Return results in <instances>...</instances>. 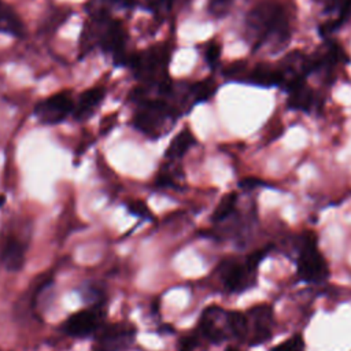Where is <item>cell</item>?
<instances>
[{"label": "cell", "instance_id": "obj_1", "mask_svg": "<svg viewBox=\"0 0 351 351\" xmlns=\"http://www.w3.org/2000/svg\"><path fill=\"white\" fill-rule=\"evenodd\" d=\"M245 33L256 51L265 45L274 51L287 45L289 38V23L285 10L274 1L256 4L245 18Z\"/></svg>", "mask_w": 351, "mask_h": 351}, {"label": "cell", "instance_id": "obj_2", "mask_svg": "<svg viewBox=\"0 0 351 351\" xmlns=\"http://www.w3.org/2000/svg\"><path fill=\"white\" fill-rule=\"evenodd\" d=\"M270 247H265L248 255L245 261L226 259L219 265V276L225 289L230 293L243 292L255 284L259 263L267 255Z\"/></svg>", "mask_w": 351, "mask_h": 351}, {"label": "cell", "instance_id": "obj_3", "mask_svg": "<svg viewBox=\"0 0 351 351\" xmlns=\"http://www.w3.org/2000/svg\"><path fill=\"white\" fill-rule=\"evenodd\" d=\"M296 267L299 278L306 282H321L329 276L328 263L317 247V236L314 232L303 233Z\"/></svg>", "mask_w": 351, "mask_h": 351}, {"label": "cell", "instance_id": "obj_4", "mask_svg": "<svg viewBox=\"0 0 351 351\" xmlns=\"http://www.w3.org/2000/svg\"><path fill=\"white\" fill-rule=\"evenodd\" d=\"M130 66L137 78L147 84H155L162 86L169 82L167 78V63H169V49L165 45L149 48L144 52L136 53L130 58Z\"/></svg>", "mask_w": 351, "mask_h": 351}, {"label": "cell", "instance_id": "obj_5", "mask_svg": "<svg viewBox=\"0 0 351 351\" xmlns=\"http://www.w3.org/2000/svg\"><path fill=\"white\" fill-rule=\"evenodd\" d=\"M176 115V110L170 107L166 100H144L140 110L133 118V123L140 132L145 133L147 136L156 137L163 130H166V125L170 121H174Z\"/></svg>", "mask_w": 351, "mask_h": 351}, {"label": "cell", "instance_id": "obj_6", "mask_svg": "<svg viewBox=\"0 0 351 351\" xmlns=\"http://www.w3.org/2000/svg\"><path fill=\"white\" fill-rule=\"evenodd\" d=\"M74 108V101L69 90L55 93L43 101H40L34 112L37 118L47 125H55L62 122Z\"/></svg>", "mask_w": 351, "mask_h": 351}, {"label": "cell", "instance_id": "obj_7", "mask_svg": "<svg viewBox=\"0 0 351 351\" xmlns=\"http://www.w3.org/2000/svg\"><path fill=\"white\" fill-rule=\"evenodd\" d=\"M248 336L251 346L267 341L273 335L274 313L269 304H256L248 310Z\"/></svg>", "mask_w": 351, "mask_h": 351}, {"label": "cell", "instance_id": "obj_8", "mask_svg": "<svg viewBox=\"0 0 351 351\" xmlns=\"http://www.w3.org/2000/svg\"><path fill=\"white\" fill-rule=\"evenodd\" d=\"M200 332L211 343L217 344L223 341L228 335H230L228 326V311L215 306L206 308L200 318Z\"/></svg>", "mask_w": 351, "mask_h": 351}, {"label": "cell", "instance_id": "obj_9", "mask_svg": "<svg viewBox=\"0 0 351 351\" xmlns=\"http://www.w3.org/2000/svg\"><path fill=\"white\" fill-rule=\"evenodd\" d=\"M101 317H103L101 310L97 306H95L89 310H82L73 314L64 322L63 329L69 336L86 337L99 328Z\"/></svg>", "mask_w": 351, "mask_h": 351}, {"label": "cell", "instance_id": "obj_10", "mask_svg": "<svg viewBox=\"0 0 351 351\" xmlns=\"http://www.w3.org/2000/svg\"><path fill=\"white\" fill-rule=\"evenodd\" d=\"M134 328L125 324L107 326L99 337V351H121L125 350L134 337Z\"/></svg>", "mask_w": 351, "mask_h": 351}, {"label": "cell", "instance_id": "obj_11", "mask_svg": "<svg viewBox=\"0 0 351 351\" xmlns=\"http://www.w3.org/2000/svg\"><path fill=\"white\" fill-rule=\"evenodd\" d=\"M125 41H126V32L122 23L119 21H108L101 32L100 41H99L103 51L114 53V58L118 62L119 58L125 55L123 53Z\"/></svg>", "mask_w": 351, "mask_h": 351}, {"label": "cell", "instance_id": "obj_12", "mask_svg": "<svg viewBox=\"0 0 351 351\" xmlns=\"http://www.w3.org/2000/svg\"><path fill=\"white\" fill-rule=\"evenodd\" d=\"M104 96H106V89L101 86L90 88V89L85 90L81 95L78 104L75 106L74 117L80 121L89 118L93 114V111L97 108V106L101 103Z\"/></svg>", "mask_w": 351, "mask_h": 351}, {"label": "cell", "instance_id": "obj_13", "mask_svg": "<svg viewBox=\"0 0 351 351\" xmlns=\"http://www.w3.org/2000/svg\"><path fill=\"white\" fill-rule=\"evenodd\" d=\"M1 263L10 271H18L25 263V247L16 239H8L1 248Z\"/></svg>", "mask_w": 351, "mask_h": 351}, {"label": "cell", "instance_id": "obj_14", "mask_svg": "<svg viewBox=\"0 0 351 351\" xmlns=\"http://www.w3.org/2000/svg\"><path fill=\"white\" fill-rule=\"evenodd\" d=\"M289 99H288V107L292 110L299 111H310L314 106L315 96L310 86L306 85V82H302L288 90Z\"/></svg>", "mask_w": 351, "mask_h": 351}, {"label": "cell", "instance_id": "obj_15", "mask_svg": "<svg viewBox=\"0 0 351 351\" xmlns=\"http://www.w3.org/2000/svg\"><path fill=\"white\" fill-rule=\"evenodd\" d=\"M0 32L12 36H23L25 27L15 11L0 0Z\"/></svg>", "mask_w": 351, "mask_h": 351}, {"label": "cell", "instance_id": "obj_16", "mask_svg": "<svg viewBox=\"0 0 351 351\" xmlns=\"http://www.w3.org/2000/svg\"><path fill=\"white\" fill-rule=\"evenodd\" d=\"M195 144V137L193 134L188 130V129H184L182 132H180L170 143V145L167 147L166 149V158L167 159H180L182 158L186 151Z\"/></svg>", "mask_w": 351, "mask_h": 351}, {"label": "cell", "instance_id": "obj_17", "mask_svg": "<svg viewBox=\"0 0 351 351\" xmlns=\"http://www.w3.org/2000/svg\"><path fill=\"white\" fill-rule=\"evenodd\" d=\"M248 80L252 84L262 86L281 85V73L278 69H271L265 64H258L250 74Z\"/></svg>", "mask_w": 351, "mask_h": 351}, {"label": "cell", "instance_id": "obj_18", "mask_svg": "<svg viewBox=\"0 0 351 351\" xmlns=\"http://www.w3.org/2000/svg\"><path fill=\"white\" fill-rule=\"evenodd\" d=\"M228 326L232 336L244 340L248 336V318L247 314L240 311H228Z\"/></svg>", "mask_w": 351, "mask_h": 351}, {"label": "cell", "instance_id": "obj_19", "mask_svg": "<svg viewBox=\"0 0 351 351\" xmlns=\"http://www.w3.org/2000/svg\"><path fill=\"white\" fill-rule=\"evenodd\" d=\"M350 16H351V0H346L343 3V5L340 7V10L337 11V16L333 18L332 21H329L328 23L319 26V34L324 37L330 34L332 32H335L336 29L343 26L348 21Z\"/></svg>", "mask_w": 351, "mask_h": 351}, {"label": "cell", "instance_id": "obj_20", "mask_svg": "<svg viewBox=\"0 0 351 351\" xmlns=\"http://www.w3.org/2000/svg\"><path fill=\"white\" fill-rule=\"evenodd\" d=\"M189 89H191V96H192L193 103H202V101L208 100L215 93L217 84L214 80L207 78V80L193 84Z\"/></svg>", "mask_w": 351, "mask_h": 351}, {"label": "cell", "instance_id": "obj_21", "mask_svg": "<svg viewBox=\"0 0 351 351\" xmlns=\"http://www.w3.org/2000/svg\"><path fill=\"white\" fill-rule=\"evenodd\" d=\"M236 203H237V193H234V192L226 193L221 199L218 206L215 207V210L213 213V221L219 222V221L226 219L233 213V210L236 207Z\"/></svg>", "mask_w": 351, "mask_h": 351}, {"label": "cell", "instance_id": "obj_22", "mask_svg": "<svg viewBox=\"0 0 351 351\" xmlns=\"http://www.w3.org/2000/svg\"><path fill=\"white\" fill-rule=\"evenodd\" d=\"M271 351H304V340L302 335L295 333L274 347Z\"/></svg>", "mask_w": 351, "mask_h": 351}, {"label": "cell", "instance_id": "obj_23", "mask_svg": "<svg viewBox=\"0 0 351 351\" xmlns=\"http://www.w3.org/2000/svg\"><path fill=\"white\" fill-rule=\"evenodd\" d=\"M221 56V47L217 43H211L207 48H206V60L211 67H215V64L218 63Z\"/></svg>", "mask_w": 351, "mask_h": 351}, {"label": "cell", "instance_id": "obj_24", "mask_svg": "<svg viewBox=\"0 0 351 351\" xmlns=\"http://www.w3.org/2000/svg\"><path fill=\"white\" fill-rule=\"evenodd\" d=\"M171 3H173V0H148V7L155 14L162 15V14H166L170 11Z\"/></svg>", "mask_w": 351, "mask_h": 351}, {"label": "cell", "instance_id": "obj_25", "mask_svg": "<svg viewBox=\"0 0 351 351\" xmlns=\"http://www.w3.org/2000/svg\"><path fill=\"white\" fill-rule=\"evenodd\" d=\"M233 1L234 0H210V4H208L210 12L218 16L223 15Z\"/></svg>", "mask_w": 351, "mask_h": 351}, {"label": "cell", "instance_id": "obj_26", "mask_svg": "<svg viewBox=\"0 0 351 351\" xmlns=\"http://www.w3.org/2000/svg\"><path fill=\"white\" fill-rule=\"evenodd\" d=\"M129 211L134 215H138V217H144V218H148L149 217V210L148 207L143 203V202H134L129 206Z\"/></svg>", "mask_w": 351, "mask_h": 351}, {"label": "cell", "instance_id": "obj_27", "mask_svg": "<svg viewBox=\"0 0 351 351\" xmlns=\"http://www.w3.org/2000/svg\"><path fill=\"white\" fill-rule=\"evenodd\" d=\"M318 1L324 4L325 11H328V12L336 11L337 12L346 0H318Z\"/></svg>", "mask_w": 351, "mask_h": 351}, {"label": "cell", "instance_id": "obj_28", "mask_svg": "<svg viewBox=\"0 0 351 351\" xmlns=\"http://www.w3.org/2000/svg\"><path fill=\"white\" fill-rule=\"evenodd\" d=\"M197 344L196 341V337L195 336H189V337H185L181 340L180 343V351H191L192 348H195Z\"/></svg>", "mask_w": 351, "mask_h": 351}, {"label": "cell", "instance_id": "obj_29", "mask_svg": "<svg viewBox=\"0 0 351 351\" xmlns=\"http://www.w3.org/2000/svg\"><path fill=\"white\" fill-rule=\"evenodd\" d=\"M262 181L261 180H256V178H244L243 181H240V188L243 189H251L256 185H261Z\"/></svg>", "mask_w": 351, "mask_h": 351}, {"label": "cell", "instance_id": "obj_30", "mask_svg": "<svg viewBox=\"0 0 351 351\" xmlns=\"http://www.w3.org/2000/svg\"><path fill=\"white\" fill-rule=\"evenodd\" d=\"M225 351H240V350H237V348H234V347H229V348H226Z\"/></svg>", "mask_w": 351, "mask_h": 351}, {"label": "cell", "instance_id": "obj_31", "mask_svg": "<svg viewBox=\"0 0 351 351\" xmlns=\"http://www.w3.org/2000/svg\"><path fill=\"white\" fill-rule=\"evenodd\" d=\"M4 200H5V197L3 195H0V206L4 203Z\"/></svg>", "mask_w": 351, "mask_h": 351}]
</instances>
